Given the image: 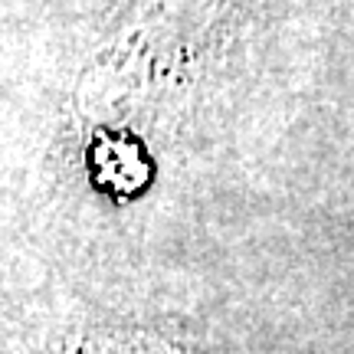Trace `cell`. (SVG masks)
<instances>
[{
	"instance_id": "obj_1",
	"label": "cell",
	"mask_w": 354,
	"mask_h": 354,
	"mask_svg": "<svg viewBox=\"0 0 354 354\" xmlns=\"http://www.w3.org/2000/svg\"><path fill=\"white\" fill-rule=\"evenodd\" d=\"M76 354H184L180 348H171L154 338H141V335H105V338H92Z\"/></svg>"
}]
</instances>
